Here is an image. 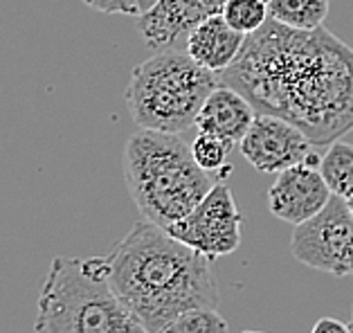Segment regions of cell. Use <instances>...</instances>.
Masks as SVG:
<instances>
[{
	"label": "cell",
	"instance_id": "1",
	"mask_svg": "<svg viewBox=\"0 0 353 333\" xmlns=\"http://www.w3.org/2000/svg\"><path fill=\"white\" fill-rule=\"evenodd\" d=\"M219 79L254 110L288 119L315 147L353 129V48L324 25L304 32L268 19Z\"/></svg>",
	"mask_w": 353,
	"mask_h": 333
},
{
	"label": "cell",
	"instance_id": "2",
	"mask_svg": "<svg viewBox=\"0 0 353 333\" xmlns=\"http://www.w3.org/2000/svg\"><path fill=\"white\" fill-rule=\"evenodd\" d=\"M106 261L115 295L149 333H162L178 315L198 306L219 309L212 259L158 223L140 219Z\"/></svg>",
	"mask_w": 353,
	"mask_h": 333
},
{
	"label": "cell",
	"instance_id": "3",
	"mask_svg": "<svg viewBox=\"0 0 353 333\" xmlns=\"http://www.w3.org/2000/svg\"><path fill=\"white\" fill-rule=\"evenodd\" d=\"M124 181L142 219L162 228L185 219L216 183L180 133L137 129L124 144Z\"/></svg>",
	"mask_w": 353,
	"mask_h": 333
},
{
	"label": "cell",
	"instance_id": "4",
	"mask_svg": "<svg viewBox=\"0 0 353 333\" xmlns=\"http://www.w3.org/2000/svg\"><path fill=\"white\" fill-rule=\"evenodd\" d=\"M37 333H149L115 295L106 257H54L43 279Z\"/></svg>",
	"mask_w": 353,
	"mask_h": 333
},
{
	"label": "cell",
	"instance_id": "5",
	"mask_svg": "<svg viewBox=\"0 0 353 333\" xmlns=\"http://www.w3.org/2000/svg\"><path fill=\"white\" fill-rule=\"evenodd\" d=\"M219 77L198 65L187 50H160L133 68L126 104L137 129L185 133L196 126L205 99Z\"/></svg>",
	"mask_w": 353,
	"mask_h": 333
},
{
	"label": "cell",
	"instance_id": "6",
	"mask_svg": "<svg viewBox=\"0 0 353 333\" xmlns=\"http://www.w3.org/2000/svg\"><path fill=\"white\" fill-rule=\"evenodd\" d=\"M290 252L299 263L326 275H353V214L347 201L331 196L322 212L295 225Z\"/></svg>",
	"mask_w": 353,
	"mask_h": 333
},
{
	"label": "cell",
	"instance_id": "7",
	"mask_svg": "<svg viewBox=\"0 0 353 333\" xmlns=\"http://www.w3.org/2000/svg\"><path fill=\"white\" fill-rule=\"evenodd\" d=\"M167 230L178 241L214 261L239 250L243 216L236 208L230 185L219 181L185 219L176 221Z\"/></svg>",
	"mask_w": 353,
	"mask_h": 333
},
{
	"label": "cell",
	"instance_id": "8",
	"mask_svg": "<svg viewBox=\"0 0 353 333\" xmlns=\"http://www.w3.org/2000/svg\"><path fill=\"white\" fill-rule=\"evenodd\" d=\"M313 147L315 144L308 140V135L295 124L265 113L254 117L250 131L239 144L243 158L261 174H281L283 169L299 162L320 167L322 158L313 151Z\"/></svg>",
	"mask_w": 353,
	"mask_h": 333
},
{
	"label": "cell",
	"instance_id": "9",
	"mask_svg": "<svg viewBox=\"0 0 353 333\" xmlns=\"http://www.w3.org/2000/svg\"><path fill=\"white\" fill-rule=\"evenodd\" d=\"M225 0H160L137 16V32L146 48H185L187 39L203 21L223 12Z\"/></svg>",
	"mask_w": 353,
	"mask_h": 333
},
{
	"label": "cell",
	"instance_id": "10",
	"mask_svg": "<svg viewBox=\"0 0 353 333\" xmlns=\"http://www.w3.org/2000/svg\"><path fill=\"white\" fill-rule=\"evenodd\" d=\"M331 196L320 167L299 162L277 174L268 190V208L283 223L299 225L322 212Z\"/></svg>",
	"mask_w": 353,
	"mask_h": 333
},
{
	"label": "cell",
	"instance_id": "11",
	"mask_svg": "<svg viewBox=\"0 0 353 333\" xmlns=\"http://www.w3.org/2000/svg\"><path fill=\"white\" fill-rule=\"evenodd\" d=\"M254 106L232 86H216L196 117L198 133L216 135L232 149L241 144L254 122Z\"/></svg>",
	"mask_w": 353,
	"mask_h": 333
},
{
	"label": "cell",
	"instance_id": "12",
	"mask_svg": "<svg viewBox=\"0 0 353 333\" xmlns=\"http://www.w3.org/2000/svg\"><path fill=\"white\" fill-rule=\"evenodd\" d=\"M245 34L236 32L223 14L203 21L187 39V54L214 74L225 72L245 46Z\"/></svg>",
	"mask_w": 353,
	"mask_h": 333
},
{
	"label": "cell",
	"instance_id": "13",
	"mask_svg": "<svg viewBox=\"0 0 353 333\" xmlns=\"http://www.w3.org/2000/svg\"><path fill=\"white\" fill-rule=\"evenodd\" d=\"M270 19L292 30H317L329 16V0H268Z\"/></svg>",
	"mask_w": 353,
	"mask_h": 333
},
{
	"label": "cell",
	"instance_id": "14",
	"mask_svg": "<svg viewBox=\"0 0 353 333\" xmlns=\"http://www.w3.org/2000/svg\"><path fill=\"white\" fill-rule=\"evenodd\" d=\"M320 172L333 196L349 199L353 194V144L335 140L320 160Z\"/></svg>",
	"mask_w": 353,
	"mask_h": 333
},
{
	"label": "cell",
	"instance_id": "15",
	"mask_svg": "<svg viewBox=\"0 0 353 333\" xmlns=\"http://www.w3.org/2000/svg\"><path fill=\"white\" fill-rule=\"evenodd\" d=\"M192 153L198 167L205 169L212 176H216V183L225 181L228 174H232V165H230L232 147L221 138H216V135L198 133L196 140L192 142Z\"/></svg>",
	"mask_w": 353,
	"mask_h": 333
},
{
	"label": "cell",
	"instance_id": "16",
	"mask_svg": "<svg viewBox=\"0 0 353 333\" xmlns=\"http://www.w3.org/2000/svg\"><path fill=\"white\" fill-rule=\"evenodd\" d=\"M221 14L232 28L245 37L261 30L270 19L268 0H225Z\"/></svg>",
	"mask_w": 353,
	"mask_h": 333
},
{
	"label": "cell",
	"instance_id": "17",
	"mask_svg": "<svg viewBox=\"0 0 353 333\" xmlns=\"http://www.w3.org/2000/svg\"><path fill=\"white\" fill-rule=\"evenodd\" d=\"M230 324L214 306H198L185 311L162 333H228Z\"/></svg>",
	"mask_w": 353,
	"mask_h": 333
},
{
	"label": "cell",
	"instance_id": "18",
	"mask_svg": "<svg viewBox=\"0 0 353 333\" xmlns=\"http://www.w3.org/2000/svg\"><path fill=\"white\" fill-rule=\"evenodd\" d=\"M85 7L101 14H122V16H140L137 0H81Z\"/></svg>",
	"mask_w": 353,
	"mask_h": 333
},
{
	"label": "cell",
	"instance_id": "19",
	"mask_svg": "<svg viewBox=\"0 0 353 333\" xmlns=\"http://www.w3.org/2000/svg\"><path fill=\"white\" fill-rule=\"evenodd\" d=\"M311 333H353V329L349 327V324H344L335 318H322V320L315 322Z\"/></svg>",
	"mask_w": 353,
	"mask_h": 333
},
{
	"label": "cell",
	"instance_id": "20",
	"mask_svg": "<svg viewBox=\"0 0 353 333\" xmlns=\"http://www.w3.org/2000/svg\"><path fill=\"white\" fill-rule=\"evenodd\" d=\"M156 3H160V0H137V10H140V14H142L146 10H151Z\"/></svg>",
	"mask_w": 353,
	"mask_h": 333
},
{
	"label": "cell",
	"instance_id": "21",
	"mask_svg": "<svg viewBox=\"0 0 353 333\" xmlns=\"http://www.w3.org/2000/svg\"><path fill=\"white\" fill-rule=\"evenodd\" d=\"M344 201H347V205H349V210H351V214H353V194L349 196V199H344Z\"/></svg>",
	"mask_w": 353,
	"mask_h": 333
},
{
	"label": "cell",
	"instance_id": "22",
	"mask_svg": "<svg viewBox=\"0 0 353 333\" xmlns=\"http://www.w3.org/2000/svg\"><path fill=\"white\" fill-rule=\"evenodd\" d=\"M243 333H265V331H256V329H248V331H243Z\"/></svg>",
	"mask_w": 353,
	"mask_h": 333
}]
</instances>
